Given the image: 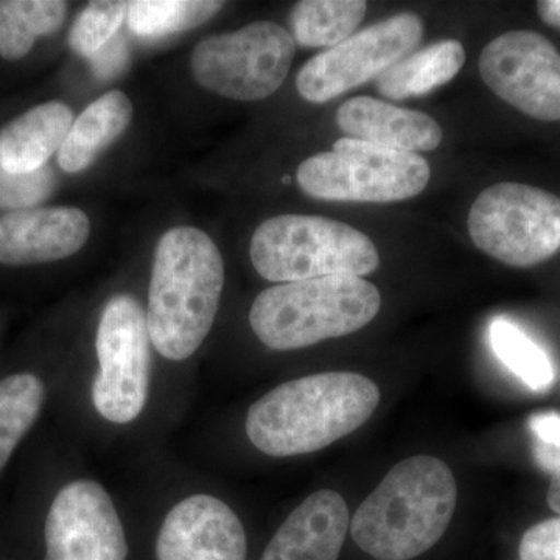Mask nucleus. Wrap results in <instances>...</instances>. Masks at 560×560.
Wrapping results in <instances>:
<instances>
[{"mask_svg":"<svg viewBox=\"0 0 560 560\" xmlns=\"http://www.w3.org/2000/svg\"><path fill=\"white\" fill-rule=\"evenodd\" d=\"M480 75L526 116L560 120V51L540 33L512 31L490 40L481 51Z\"/></svg>","mask_w":560,"mask_h":560,"instance_id":"nucleus-11","label":"nucleus"},{"mask_svg":"<svg viewBox=\"0 0 560 560\" xmlns=\"http://www.w3.org/2000/svg\"><path fill=\"white\" fill-rule=\"evenodd\" d=\"M429 161L418 153L342 138L334 150L308 158L298 184L308 197L326 201L385 202L418 197L429 186Z\"/></svg>","mask_w":560,"mask_h":560,"instance_id":"nucleus-6","label":"nucleus"},{"mask_svg":"<svg viewBox=\"0 0 560 560\" xmlns=\"http://www.w3.org/2000/svg\"><path fill=\"white\" fill-rule=\"evenodd\" d=\"M548 504L560 517V474L551 477L550 488L547 493Z\"/></svg>","mask_w":560,"mask_h":560,"instance_id":"nucleus-31","label":"nucleus"},{"mask_svg":"<svg viewBox=\"0 0 560 560\" xmlns=\"http://www.w3.org/2000/svg\"><path fill=\"white\" fill-rule=\"evenodd\" d=\"M55 184L49 167L32 173H11L0 167V209H32L50 197Z\"/></svg>","mask_w":560,"mask_h":560,"instance_id":"nucleus-26","label":"nucleus"},{"mask_svg":"<svg viewBox=\"0 0 560 560\" xmlns=\"http://www.w3.org/2000/svg\"><path fill=\"white\" fill-rule=\"evenodd\" d=\"M537 13L545 24L560 31V0H540L537 2Z\"/></svg>","mask_w":560,"mask_h":560,"instance_id":"nucleus-30","label":"nucleus"},{"mask_svg":"<svg viewBox=\"0 0 560 560\" xmlns=\"http://www.w3.org/2000/svg\"><path fill=\"white\" fill-rule=\"evenodd\" d=\"M68 7L61 0H0V57L24 58L36 39L60 31Z\"/></svg>","mask_w":560,"mask_h":560,"instance_id":"nucleus-20","label":"nucleus"},{"mask_svg":"<svg viewBox=\"0 0 560 560\" xmlns=\"http://www.w3.org/2000/svg\"><path fill=\"white\" fill-rule=\"evenodd\" d=\"M224 289V261L205 231L178 226L154 250L147 324L164 359L183 361L208 337Z\"/></svg>","mask_w":560,"mask_h":560,"instance_id":"nucleus-3","label":"nucleus"},{"mask_svg":"<svg viewBox=\"0 0 560 560\" xmlns=\"http://www.w3.org/2000/svg\"><path fill=\"white\" fill-rule=\"evenodd\" d=\"M529 431L534 440V458L551 477L560 474V415L555 411L530 416Z\"/></svg>","mask_w":560,"mask_h":560,"instance_id":"nucleus-27","label":"nucleus"},{"mask_svg":"<svg viewBox=\"0 0 560 560\" xmlns=\"http://www.w3.org/2000/svg\"><path fill=\"white\" fill-rule=\"evenodd\" d=\"M349 526L348 504L340 493L318 490L291 512L260 560H338Z\"/></svg>","mask_w":560,"mask_h":560,"instance_id":"nucleus-15","label":"nucleus"},{"mask_svg":"<svg viewBox=\"0 0 560 560\" xmlns=\"http://www.w3.org/2000/svg\"><path fill=\"white\" fill-rule=\"evenodd\" d=\"M464 61L466 50L459 40H441L408 55L383 72L377 79V90L393 101L420 97L455 79Z\"/></svg>","mask_w":560,"mask_h":560,"instance_id":"nucleus-19","label":"nucleus"},{"mask_svg":"<svg viewBox=\"0 0 560 560\" xmlns=\"http://www.w3.org/2000/svg\"><path fill=\"white\" fill-rule=\"evenodd\" d=\"M467 226L474 245L492 259L534 267L560 249V198L528 184H493L471 205Z\"/></svg>","mask_w":560,"mask_h":560,"instance_id":"nucleus-7","label":"nucleus"},{"mask_svg":"<svg viewBox=\"0 0 560 560\" xmlns=\"http://www.w3.org/2000/svg\"><path fill=\"white\" fill-rule=\"evenodd\" d=\"M241 518L215 497H187L168 512L158 534V560H246Z\"/></svg>","mask_w":560,"mask_h":560,"instance_id":"nucleus-13","label":"nucleus"},{"mask_svg":"<svg viewBox=\"0 0 560 560\" xmlns=\"http://www.w3.org/2000/svg\"><path fill=\"white\" fill-rule=\"evenodd\" d=\"M296 43L285 28L257 21L237 32L209 36L191 54L195 80L221 97L259 102L282 86Z\"/></svg>","mask_w":560,"mask_h":560,"instance_id":"nucleus-8","label":"nucleus"},{"mask_svg":"<svg viewBox=\"0 0 560 560\" xmlns=\"http://www.w3.org/2000/svg\"><path fill=\"white\" fill-rule=\"evenodd\" d=\"M382 307L374 283L353 276L279 283L257 294L250 329L267 348L296 350L355 334Z\"/></svg>","mask_w":560,"mask_h":560,"instance_id":"nucleus-4","label":"nucleus"},{"mask_svg":"<svg viewBox=\"0 0 560 560\" xmlns=\"http://www.w3.org/2000/svg\"><path fill=\"white\" fill-rule=\"evenodd\" d=\"M363 0H302L290 14L294 43L302 47H335L360 27Z\"/></svg>","mask_w":560,"mask_h":560,"instance_id":"nucleus-21","label":"nucleus"},{"mask_svg":"<svg viewBox=\"0 0 560 560\" xmlns=\"http://www.w3.org/2000/svg\"><path fill=\"white\" fill-rule=\"evenodd\" d=\"M128 2L95 0L77 18L69 35V44L81 57L91 58L117 35L125 18Z\"/></svg>","mask_w":560,"mask_h":560,"instance_id":"nucleus-25","label":"nucleus"},{"mask_svg":"<svg viewBox=\"0 0 560 560\" xmlns=\"http://www.w3.org/2000/svg\"><path fill=\"white\" fill-rule=\"evenodd\" d=\"M337 124L350 139L408 153L436 150L444 138L441 125L429 114L366 95L346 102L338 109Z\"/></svg>","mask_w":560,"mask_h":560,"instance_id":"nucleus-16","label":"nucleus"},{"mask_svg":"<svg viewBox=\"0 0 560 560\" xmlns=\"http://www.w3.org/2000/svg\"><path fill=\"white\" fill-rule=\"evenodd\" d=\"M458 501L453 471L436 456L400 460L350 521L360 550L377 560H411L433 548L451 526Z\"/></svg>","mask_w":560,"mask_h":560,"instance_id":"nucleus-2","label":"nucleus"},{"mask_svg":"<svg viewBox=\"0 0 560 560\" xmlns=\"http://www.w3.org/2000/svg\"><path fill=\"white\" fill-rule=\"evenodd\" d=\"M250 261L261 278L290 283L377 270L381 256L364 232L342 221L312 215H279L257 228Z\"/></svg>","mask_w":560,"mask_h":560,"instance_id":"nucleus-5","label":"nucleus"},{"mask_svg":"<svg viewBox=\"0 0 560 560\" xmlns=\"http://www.w3.org/2000/svg\"><path fill=\"white\" fill-rule=\"evenodd\" d=\"M150 334L147 313L130 294L110 298L97 327L98 371L92 401L103 419L128 423L145 408L150 390Z\"/></svg>","mask_w":560,"mask_h":560,"instance_id":"nucleus-9","label":"nucleus"},{"mask_svg":"<svg viewBox=\"0 0 560 560\" xmlns=\"http://www.w3.org/2000/svg\"><path fill=\"white\" fill-rule=\"evenodd\" d=\"M132 103L121 91H110L91 103L73 120L68 138L58 151V164L66 173H79L113 145L131 124Z\"/></svg>","mask_w":560,"mask_h":560,"instance_id":"nucleus-18","label":"nucleus"},{"mask_svg":"<svg viewBox=\"0 0 560 560\" xmlns=\"http://www.w3.org/2000/svg\"><path fill=\"white\" fill-rule=\"evenodd\" d=\"M46 399L44 383L22 372L0 381V471L38 419Z\"/></svg>","mask_w":560,"mask_h":560,"instance_id":"nucleus-22","label":"nucleus"},{"mask_svg":"<svg viewBox=\"0 0 560 560\" xmlns=\"http://www.w3.org/2000/svg\"><path fill=\"white\" fill-rule=\"evenodd\" d=\"M518 560H560V517L537 523L523 534Z\"/></svg>","mask_w":560,"mask_h":560,"instance_id":"nucleus-28","label":"nucleus"},{"mask_svg":"<svg viewBox=\"0 0 560 560\" xmlns=\"http://www.w3.org/2000/svg\"><path fill=\"white\" fill-rule=\"evenodd\" d=\"M72 125L66 103L47 102L28 109L0 130V167L11 173L40 171L60 151Z\"/></svg>","mask_w":560,"mask_h":560,"instance_id":"nucleus-17","label":"nucleus"},{"mask_svg":"<svg viewBox=\"0 0 560 560\" xmlns=\"http://www.w3.org/2000/svg\"><path fill=\"white\" fill-rule=\"evenodd\" d=\"M221 9L213 0H136L128 2L127 22L135 35L156 38L191 31Z\"/></svg>","mask_w":560,"mask_h":560,"instance_id":"nucleus-24","label":"nucleus"},{"mask_svg":"<svg viewBox=\"0 0 560 560\" xmlns=\"http://www.w3.org/2000/svg\"><path fill=\"white\" fill-rule=\"evenodd\" d=\"M90 60L95 75L103 80L113 79V77L119 75L127 66V43L121 36L116 35L97 54L92 55Z\"/></svg>","mask_w":560,"mask_h":560,"instance_id":"nucleus-29","label":"nucleus"},{"mask_svg":"<svg viewBox=\"0 0 560 560\" xmlns=\"http://www.w3.org/2000/svg\"><path fill=\"white\" fill-rule=\"evenodd\" d=\"M90 234L91 221L81 209L14 210L0 217V264L25 267L68 259Z\"/></svg>","mask_w":560,"mask_h":560,"instance_id":"nucleus-14","label":"nucleus"},{"mask_svg":"<svg viewBox=\"0 0 560 560\" xmlns=\"http://www.w3.org/2000/svg\"><path fill=\"white\" fill-rule=\"evenodd\" d=\"M489 340L497 359L529 389L545 393L555 383L550 357L517 324L504 318L492 320Z\"/></svg>","mask_w":560,"mask_h":560,"instance_id":"nucleus-23","label":"nucleus"},{"mask_svg":"<svg viewBox=\"0 0 560 560\" xmlns=\"http://www.w3.org/2000/svg\"><path fill=\"white\" fill-rule=\"evenodd\" d=\"M423 38V24L411 13L397 14L350 36L345 43L312 58L298 73L301 97L327 103L407 58Z\"/></svg>","mask_w":560,"mask_h":560,"instance_id":"nucleus-10","label":"nucleus"},{"mask_svg":"<svg viewBox=\"0 0 560 560\" xmlns=\"http://www.w3.org/2000/svg\"><path fill=\"white\" fill-rule=\"evenodd\" d=\"M378 404L381 389L371 378L320 372L282 383L250 405L246 434L265 455H308L359 430Z\"/></svg>","mask_w":560,"mask_h":560,"instance_id":"nucleus-1","label":"nucleus"},{"mask_svg":"<svg viewBox=\"0 0 560 560\" xmlns=\"http://www.w3.org/2000/svg\"><path fill=\"white\" fill-rule=\"evenodd\" d=\"M46 560H127L116 506L98 482L72 481L57 493L44 528Z\"/></svg>","mask_w":560,"mask_h":560,"instance_id":"nucleus-12","label":"nucleus"}]
</instances>
